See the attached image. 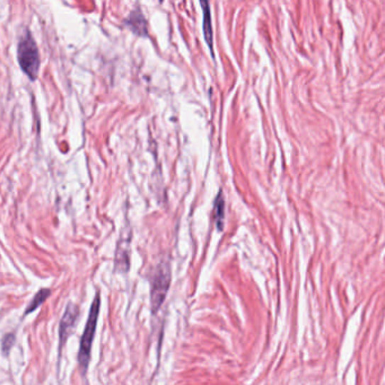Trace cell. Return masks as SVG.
<instances>
[{"mask_svg": "<svg viewBox=\"0 0 385 385\" xmlns=\"http://www.w3.org/2000/svg\"><path fill=\"white\" fill-rule=\"evenodd\" d=\"M15 341H16V338H15L14 333H7L4 335L3 340H1V350L5 355H9V352L14 346Z\"/></svg>", "mask_w": 385, "mask_h": 385, "instance_id": "9", "label": "cell"}, {"mask_svg": "<svg viewBox=\"0 0 385 385\" xmlns=\"http://www.w3.org/2000/svg\"><path fill=\"white\" fill-rule=\"evenodd\" d=\"M213 219L218 230H222L224 228L225 219V199L223 191L218 192L213 203Z\"/></svg>", "mask_w": 385, "mask_h": 385, "instance_id": "7", "label": "cell"}, {"mask_svg": "<svg viewBox=\"0 0 385 385\" xmlns=\"http://www.w3.org/2000/svg\"><path fill=\"white\" fill-rule=\"evenodd\" d=\"M169 281H171L169 267L167 264L158 266L152 277V289H150V303H152V310L154 313L161 308L162 303L167 297Z\"/></svg>", "mask_w": 385, "mask_h": 385, "instance_id": "3", "label": "cell"}, {"mask_svg": "<svg viewBox=\"0 0 385 385\" xmlns=\"http://www.w3.org/2000/svg\"><path fill=\"white\" fill-rule=\"evenodd\" d=\"M18 62L21 68L26 75L34 81L39 75L40 70V55L39 49L34 41L33 36L30 30H26L18 42Z\"/></svg>", "mask_w": 385, "mask_h": 385, "instance_id": "2", "label": "cell"}, {"mask_svg": "<svg viewBox=\"0 0 385 385\" xmlns=\"http://www.w3.org/2000/svg\"><path fill=\"white\" fill-rule=\"evenodd\" d=\"M51 291L49 289H40L38 293H36L35 296L33 297V299L30 301V304H28V308L26 310V316L28 314L33 313L34 311L36 308H40L43 303L47 301L49 297H50Z\"/></svg>", "mask_w": 385, "mask_h": 385, "instance_id": "8", "label": "cell"}, {"mask_svg": "<svg viewBox=\"0 0 385 385\" xmlns=\"http://www.w3.org/2000/svg\"><path fill=\"white\" fill-rule=\"evenodd\" d=\"M101 296L99 293L95 295L94 301L91 303L89 308V318H87V325L82 335L79 352H78V364L81 367L82 373L87 372L91 362V346L94 341L95 333H96L97 320L100 316Z\"/></svg>", "mask_w": 385, "mask_h": 385, "instance_id": "1", "label": "cell"}, {"mask_svg": "<svg viewBox=\"0 0 385 385\" xmlns=\"http://www.w3.org/2000/svg\"><path fill=\"white\" fill-rule=\"evenodd\" d=\"M127 24L138 35H147V23L139 9L131 13L128 18Z\"/></svg>", "mask_w": 385, "mask_h": 385, "instance_id": "6", "label": "cell"}, {"mask_svg": "<svg viewBox=\"0 0 385 385\" xmlns=\"http://www.w3.org/2000/svg\"><path fill=\"white\" fill-rule=\"evenodd\" d=\"M200 6H201V9H203V34H205V40L206 42H207V45L209 47V49H211L213 57V23H211V9H209V4H208L207 1H200Z\"/></svg>", "mask_w": 385, "mask_h": 385, "instance_id": "5", "label": "cell"}, {"mask_svg": "<svg viewBox=\"0 0 385 385\" xmlns=\"http://www.w3.org/2000/svg\"><path fill=\"white\" fill-rule=\"evenodd\" d=\"M78 316H79V310L77 306L72 303L67 305L65 310L64 316L61 318L60 327H59V338H60V350L64 346L67 339L72 335V330L77 323Z\"/></svg>", "mask_w": 385, "mask_h": 385, "instance_id": "4", "label": "cell"}]
</instances>
